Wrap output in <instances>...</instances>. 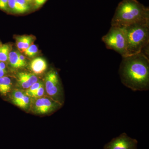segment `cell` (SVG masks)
I'll list each match as a JSON object with an SVG mask.
<instances>
[{"label":"cell","instance_id":"1","mask_svg":"<svg viewBox=\"0 0 149 149\" xmlns=\"http://www.w3.org/2000/svg\"><path fill=\"white\" fill-rule=\"evenodd\" d=\"M118 73L121 83L130 90H149V56L143 52L122 57Z\"/></svg>","mask_w":149,"mask_h":149},{"label":"cell","instance_id":"2","mask_svg":"<svg viewBox=\"0 0 149 149\" xmlns=\"http://www.w3.org/2000/svg\"><path fill=\"white\" fill-rule=\"evenodd\" d=\"M149 22V9L137 0H122L118 5L111 26L124 27Z\"/></svg>","mask_w":149,"mask_h":149},{"label":"cell","instance_id":"3","mask_svg":"<svg viewBox=\"0 0 149 149\" xmlns=\"http://www.w3.org/2000/svg\"><path fill=\"white\" fill-rule=\"evenodd\" d=\"M123 27L127 39L128 56L140 53L149 46V22L136 23Z\"/></svg>","mask_w":149,"mask_h":149},{"label":"cell","instance_id":"4","mask_svg":"<svg viewBox=\"0 0 149 149\" xmlns=\"http://www.w3.org/2000/svg\"><path fill=\"white\" fill-rule=\"evenodd\" d=\"M102 40L107 49L115 51L122 57L128 56L127 39L124 27L111 26Z\"/></svg>","mask_w":149,"mask_h":149},{"label":"cell","instance_id":"5","mask_svg":"<svg viewBox=\"0 0 149 149\" xmlns=\"http://www.w3.org/2000/svg\"><path fill=\"white\" fill-rule=\"evenodd\" d=\"M45 88L48 95L62 104L63 96L61 83L58 73L54 70H50L46 74Z\"/></svg>","mask_w":149,"mask_h":149},{"label":"cell","instance_id":"6","mask_svg":"<svg viewBox=\"0 0 149 149\" xmlns=\"http://www.w3.org/2000/svg\"><path fill=\"white\" fill-rule=\"evenodd\" d=\"M138 142L125 133L106 144L103 149H137Z\"/></svg>","mask_w":149,"mask_h":149},{"label":"cell","instance_id":"7","mask_svg":"<svg viewBox=\"0 0 149 149\" xmlns=\"http://www.w3.org/2000/svg\"><path fill=\"white\" fill-rule=\"evenodd\" d=\"M61 105L55 100L40 98L35 102V110L39 114H45L58 109Z\"/></svg>","mask_w":149,"mask_h":149},{"label":"cell","instance_id":"8","mask_svg":"<svg viewBox=\"0 0 149 149\" xmlns=\"http://www.w3.org/2000/svg\"><path fill=\"white\" fill-rule=\"evenodd\" d=\"M19 84L24 89H28L38 81V77L33 73L22 72L17 75Z\"/></svg>","mask_w":149,"mask_h":149},{"label":"cell","instance_id":"9","mask_svg":"<svg viewBox=\"0 0 149 149\" xmlns=\"http://www.w3.org/2000/svg\"><path fill=\"white\" fill-rule=\"evenodd\" d=\"M17 47L21 52L24 51L35 41V37L32 35L18 36L16 38Z\"/></svg>","mask_w":149,"mask_h":149},{"label":"cell","instance_id":"10","mask_svg":"<svg viewBox=\"0 0 149 149\" xmlns=\"http://www.w3.org/2000/svg\"><path fill=\"white\" fill-rule=\"evenodd\" d=\"M47 63L44 58L38 57L30 63V67L35 74H40L45 72L47 68Z\"/></svg>","mask_w":149,"mask_h":149},{"label":"cell","instance_id":"11","mask_svg":"<svg viewBox=\"0 0 149 149\" xmlns=\"http://www.w3.org/2000/svg\"><path fill=\"white\" fill-rule=\"evenodd\" d=\"M12 87L11 80L6 75L0 77V94L6 95L10 91Z\"/></svg>","mask_w":149,"mask_h":149},{"label":"cell","instance_id":"12","mask_svg":"<svg viewBox=\"0 0 149 149\" xmlns=\"http://www.w3.org/2000/svg\"><path fill=\"white\" fill-rule=\"evenodd\" d=\"M19 52L17 51H11L9 55L8 62L12 67L15 68L24 67L19 58Z\"/></svg>","mask_w":149,"mask_h":149},{"label":"cell","instance_id":"13","mask_svg":"<svg viewBox=\"0 0 149 149\" xmlns=\"http://www.w3.org/2000/svg\"><path fill=\"white\" fill-rule=\"evenodd\" d=\"M12 46L9 43L2 44L0 48V61L8 62L9 55L11 52Z\"/></svg>","mask_w":149,"mask_h":149},{"label":"cell","instance_id":"14","mask_svg":"<svg viewBox=\"0 0 149 149\" xmlns=\"http://www.w3.org/2000/svg\"><path fill=\"white\" fill-rule=\"evenodd\" d=\"M9 11L15 13H24L28 11L19 4L16 0H8Z\"/></svg>","mask_w":149,"mask_h":149},{"label":"cell","instance_id":"15","mask_svg":"<svg viewBox=\"0 0 149 149\" xmlns=\"http://www.w3.org/2000/svg\"><path fill=\"white\" fill-rule=\"evenodd\" d=\"M38 52V49L37 46L34 44H32L25 50L24 53L27 56L32 58L37 55Z\"/></svg>","mask_w":149,"mask_h":149},{"label":"cell","instance_id":"16","mask_svg":"<svg viewBox=\"0 0 149 149\" xmlns=\"http://www.w3.org/2000/svg\"><path fill=\"white\" fill-rule=\"evenodd\" d=\"M25 95V94L22 91H14L12 95V100L14 103L16 105L21 100Z\"/></svg>","mask_w":149,"mask_h":149},{"label":"cell","instance_id":"17","mask_svg":"<svg viewBox=\"0 0 149 149\" xmlns=\"http://www.w3.org/2000/svg\"><path fill=\"white\" fill-rule=\"evenodd\" d=\"M42 84V83L40 82H37L34 83L31 87L28 88V90L26 91L25 94L27 96H32L33 93H35L38 90V88H40Z\"/></svg>","mask_w":149,"mask_h":149},{"label":"cell","instance_id":"18","mask_svg":"<svg viewBox=\"0 0 149 149\" xmlns=\"http://www.w3.org/2000/svg\"><path fill=\"white\" fill-rule=\"evenodd\" d=\"M29 98L28 96L25 94L23 98L21 101L17 104L16 105L23 109H26L29 106Z\"/></svg>","mask_w":149,"mask_h":149},{"label":"cell","instance_id":"19","mask_svg":"<svg viewBox=\"0 0 149 149\" xmlns=\"http://www.w3.org/2000/svg\"><path fill=\"white\" fill-rule=\"evenodd\" d=\"M7 73L6 64L3 62L0 61V77L6 76Z\"/></svg>","mask_w":149,"mask_h":149},{"label":"cell","instance_id":"20","mask_svg":"<svg viewBox=\"0 0 149 149\" xmlns=\"http://www.w3.org/2000/svg\"><path fill=\"white\" fill-rule=\"evenodd\" d=\"M44 91H44L43 85L42 84L40 88H38V90L35 93H33L32 97H40L44 95Z\"/></svg>","mask_w":149,"mask_h":149},{"label":"cell","instance_id":"21","mask_svg":"<svg viewBox=\"0 0 149 149\" xmlns=\"http://www.w3.org/2000/svg\"><path fill=\"white\" fill-rule=\"evenodd\" d=\"M0 9L8 11V0H0Z\"/></svg>","mask_w":149,"mask_h":149},{"label":"cell","instance_id":"22","mask_svg":"<svg viewBox=\"0 0 149 149\" xmlns=\"http://www.w3.org/2000/svg\"><path fill=\"white\" fill-rule=\"evenodd\" d=\"M47 0H33V3L36 8H38L45 3Z\"/></svg>","mask_w":149,"mask_h":149},{"label":"cell","instance_id":"23","mask_svg":"<svg viewBox=\"0 0 149 149\" xmlns=\"http://www.w3.org/2000/svg\"><path fill=\"white\" fill-rule=\"evenodd\" d=\"M19 61L23 65V67H24L26 66V65H27V62H26L25 56L19 53Z\"/></svg>","mask_w":149,"mask_h":149},{"label":"cell","instance_id":"24","mask_svg":"<svg viewBox=\"0 0 149 149\" xmlns=\"http://www.w3.org/2000/svg\"><path fill=\"white\" fill-rule=\"evenodd\" d=\"M2 43L0 41V48H1V46L2 45Z\"/></svg>","mask_w":149,"mask_h":149}]
</instances>
